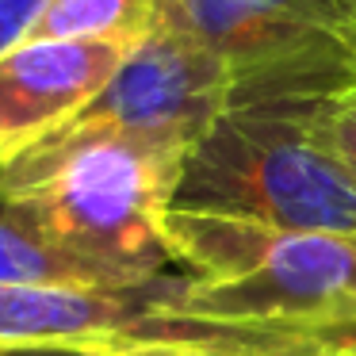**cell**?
<instances>
[{
    "instance_id": "obj_1",
    "label": "cell",
    "mask_w": 356,
    "mask_h": 356,
    "mask_svg": "<svg viewBox=\"0 0 356 356\" xmlns=\"http://www.w3.org/2000/svg\"><path fill=\"white\" fill-rule=\"evenodd\" d=\"M0 172L50 241L111 287L154 284L177 264L165 241L177 157L104 127L70 123Z\"/></svg>"
},
{
    "instance_id": "obj_2",
    "label": "cell",
    "mask_w": 356,
    "mask_h": 356,
    "mask_svg": "<svg viewBox=\"0 0 356 356\" xmlns=\"http://www.w3.org/2000/svg\"><path fill=\"white\" fill-rule=\"evenodd\" d=\"M322 104L222 111L184 157L169 207L272 230L356 234V180L322 142Z\"/></svg>"
},
{
    "instance_id": "obj_3",
    "label": "cell",
    "mask_w": 356,
    "mask_h": 356,
    "mask_svg": "<svg viewBox=\"0 0 356 356\" xmlns=\"http://www.w3.org/2000/svg\"><path fill=\"white\" fill-rule=\"evenodd\" d=\"M157 24L222 58L230 108L322 104L356 88V0H161Z\"/></svg>"
},
{
    "instance_id": "obj_4",
    "label": "cell",
    "mask_w": 356,
    "mask_h": 356,
    "mask_svg": "<svg viewBox=\"0 0 356 356\" xmlns=\"http://www.w3.org/2000/svg\"><path fill=\"white\" fill-rule=\"evenodd\" d=\"M172 314L287 333H356V234L253 222L245 261L226 280H188Z\"/></svg>"
},
{
    "instance_id": "obj_5",
    "label": "cell",
    "mask_w": 356,
    "mask_h": 356,
    "mask_svg": "<svg viewBox=\"0 0 356 356\" xmlns=\"http://www.w3.org/2000/svg\"><path fill=\"white\" fill-rule=\"evenodd\" d=\"M222 111H230L226 62L177 27L154 24L73 123L127 134L184 165Z\"/></svg>"
},
{
    "instance_id": "obj_6",
    "label": "cell",
    "mask_w": 356,
    "mask_h": 356,
    "mask_svg": "<svg viewBox=\"0 0 356 356\" xmlns=\"http://www.w3.org/2000/svg\"><path fill=\"white\" fill-rule=\"evenodd\" d=\"M138 42L27 39L0 54V169L42 146L108 88Z\"/></svg>"
},
{
    "instance_id": "obj_7",
    "label": "cell",
    "mask_w": 356,
    "mask_h": 356,
    "mask_svg": "<svg viewBox=\"0 0 356 356\" xmlns=\"http://www.w3.org/2000/svg\"><path fill=\"white\" fill-rule=\"evenodd\" d=\"M0 284L111 287L100 272L50 241L39 218L4 188V172H0Z\"/></svg>"
},
{
    "instance_id": "obj_8",
    "label": "cell",
    "mask_w": 356,
    "mask_h": 356,
    "mask_svg": "<svg viewBox=\"0 0 356 356\" xmlns=\"http://www.w3.org/2000/svg\"><path fill=\"white\" fill-rule=\"evenodd\" d=\"M157 4L161 0H50L31 39L142 42L157 24Z\"/></svg>"
},
{
    "instance_id": "obj_9",
    "label": "cell",
    "mask_w": 356,
    "mask_h": 356,
    "mask_svg": "<svg viewBox=\"0 0 356 356\" xmlns=\"http://www.w3.org/2000/svg\"><path fill=\"white\" fill-rule=\"evenodd\" d=\"M322 142L341 165L345 172L356 180V88L345 96H333V100L322 104Z\"/></svg>"
},
{
    "instance_id": "obj_10",
    "label": "cell",
    "mask_w": 356,
    "mask_h": 356,
    "mask_svg": "<svg viewBox=\"0 0 356 356\" xmlns=\"http://www.w3.org/2000/svg\"><path fill=\"white\" fill-rule=\"evenodd\" d=\"M50 0H0V54L31 39L39 16L47 12Z\"/></svg>"
},
{
    "instance_id": "obj_11",
    "label": "cell",
    "mask_w": 356,
    "mask_h": 356,
    "mask_svg": "<svg viewBox=\"0 0 356 356\" xmlns=\"http://www.w3.org/2000/svg\"><path fill=\"white\" fill-rule=\"evenodd\" d=\"M96 356H249L234 345H215V341H154V345H134L115 348V353H96Z\"/></svg>"
},
{
    "instance_id": "obj_12",
    "label": "cell",
    "mask_w": 356,
    "mask_h": 356,
    "mask_svg": "<svg viewBox=\"0 0 356 356\" xmlns=\"http://www.w3.org/2000/svg\"><path fill=\"white\" fill-rule=\"evenodd\" d=\"M307 356H356V341H348V337H337V333H330V337H325L322 345L314 348V353H307Z\"/></svg>"
},
{
    "instance_id": "obj_13",
    "label": "cell",
    "mask_w": 356,
    "mask_h": 356,
    "mask_svg": "<svg viewBox=\"0 0 356 356\" xmlns=\"http://www.w3.org/2000/svg\"><path fill=\"white\" fill-rule=\"evenodd\" d=\"M0 356H96V353H85V348H8V345H0Z\"/></svg>"
},
{
    "instance_id": "obj_14",
    "label": "cell",
    "mask_w": 356,
    "mask_h": 356,
    "mask_svg": "<svg viewBox=\"0 0 356 356\" xmlns=\"http://www.w3.org/2000/svg\"><path fill=\"white\" fill-rule=\"evenodd\" d=\"M337 337H348V341H356V333H337Z\"/></svg>"
}]
</instances>
